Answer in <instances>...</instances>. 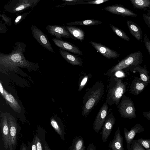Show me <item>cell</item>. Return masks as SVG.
I'll return each instance as SVG.
<instances>
[{
    "label": "cell",
    "mask_w": 150,
    "mask_h": 150,
    "mask_svg": "<svg viewBox=\"0 0 150 150\" xmlns=\"http://www.w3.org/2000/svg\"><path fill=\"white\" fill-rule=\"evenodd\" d=\"M108 107L104 104L99 110L93 124L94 131L98 132L101 129L106 117Z\"/></svg>",
    "instance_id": "obj_16"
},
{
    "label": "cell",
    "mask_w": 150,
    "mask_h": 150,
    "mask_svg": "<svg viewBox=\"0 0 150 150\" xmlns=\"http://www.w3.org/2000/svg\"><path fill=\"white\" fill-rule=\"evenodd\" d=\"M0 150H9V128L7 116L5 114L1 117Z\"/></svg>",
    "instance_id": "obj_8"
},
{
    "label": "cell",
    "mask_w": 150,
    "mask_h": 150,
    "mask_svg": "<svg viewBox=\"0 0 150 150\" xmlns=\"http://www.w3.org/2000/svg\"><path fill=\"white\" fill-rule=\"evenodd\" d=\"M134 9H138L144 11L150 8L149 0H130Z\"/></svg>",
    "instance_id": "obj_27"
},
{
    "label": "cell",
    "mask_w": 150,
    "mask_h": 150,
    "mask_svg": "<svg viewBox=\"0 0 150 150\" xmlns=\"http://www.w3.org/2000/svg\"><path fill=\"white\" fill-rule=\"evenodd\" d=\"M109 25L113 31L120 38L127 41H129V37L122 30L111 24Z\"/></svg>",
    "instance_id": "obj_29"
},
{
    "label": "cell",
    "mask_w": 150,
    "mask_h": 150,
    "mask_svg": "<svg viewBox=\"0 0 150 150\" xmlns=\"http://www.w3.org/2000/svg\"><path fill=\"white\" fill-rule=\"evenodd\" d=\"M143 116L148 120H150V111H146L142 113Z\"/></svg>",
    "instance_id": "obj_41"
},
{
    "label": "cell",
    "mask_w": 150,
    "mask_h": 150,
    "mask_svg": "<svg viewBox=\"0 0 150 150\" xmlns=\"http://www.w3.org/2000/svg\"><path fill=\"white\" fill-rule=\"evenodd\" d=\"M19 150H28V146L23 142L21 145Z\"/></svg>",
    "instance_id": "obj_43"
},
{
    "label": "cell",
    "mask_w": 150,
    "mask_h": 150,
    "mask_svg": "<svg viewBox=\"0 0 150 150\" xmlns=\"http://www.w3.org/2000/svg\"><path fill=\"white\" fill-rule=\"evenodd\" d=\"M46 29L50 34L54 36L58 40H62V37L76 40L64 26L48 25L46 26Z\"/></svg>",
    "instance_id": "obj_10"
},
{
    "label": "cell",
    "mask_w": 150,
    "mask_h": 150,
    "mask_svg": "<svg viewBox=\"0 0 150 150\" xmlns=\"http://www.w3.org/2000/svg\"><path fill=\"white\" fill-rule=\"evenodd\" d=\"M142 17L145 23L150 28V16L144 13Z\"/></svg>",
    "instance_id": "obj_38"
},
{
    "label": "cell",
    "mask_w": 150,
    "mask_h": 150,
    "mask_svg": "<svg viewBox=\"0 0 150 150\" xmlns=\"http://www.w3.org/2000/svg\"><path fill=\"white\" fill-rule=\"evenodd\" d=\"M50 124L52 127L59 135L61 139L65 141L64 136L66 132L63 125L61 122L57 121L54 118L51 119Z\"/></svg>",
    "instance_id": "obj_23"
},
{
    "label": "cell",
    "mask_w": 150,
    "mask_h": 150,
    "mask_svg": "<svg viewBox=\"0 0 150 150\" xmlns=\"http://www.w3.org/2000/svg\"><path fill=\"white\" fill-rule=\"evenodd\" d=\"M4 90L3 87L2 86V85L1 83V82L0 83V91L1 92V93L2 95L4 93Z\"/></svg>",
    "instance_id": "obj_45"
},
{
    "label": "cell",
    "mask_w": 150,
    "mask_h": 150,
    "mask_svg": "<svg viewBox=\"0 0 150 150\" xmlns=\"http://www.w3.org/2000/svg\"><path fill=\"white\" fill-rule=\"evenodd\" d=\"M27 146L28 150H37L36 146L33 139L31 142L28 143Z\"/></svg>",
    "instance_id": "obj_37"
},
{
    "label": "cell",
    "mask_w": 150,
    "mask_h": 150,
    "mask_svg": "<svg viewBox=\"0 0 150 150\" xmlns=\"http://www.w3.org/2000/svg\"><path fill=\"white\" fill-rule=\"evenodd\" d=\"M89 43L100 54L108 59H115L119 57V54L113 50L98 42L90 41Z\"/></svg>",
    "instance_id": "obj_12"
},
{
    "label": "cell",
    "mask_w": 150,
    "mask_h": 150,
    "mask_svg": "<svg viewBox=\"0 0 150 150\" xmlns=\"http://www.w3.org/2000/svg\"><path fill=\"white\" fill-rule=\"evenodd\" d=\"M67 29L70 33L75 38L82 41L84 40L85 33L82 29L73 26H66Z\"/></svg>",
    "instance_id": "obj_24"
},
{
    "label": "cell",
    "mask_w": 150,
    "mask_h": 150,
    "mask_svg": "<svg viewBox=\"0 0 150 150\" xmlns=\"http://www.w3.org/2000/svg\"><path fill=\"white\" fill-rule=\"evenodd\" d=\"M104 10L113 14L123 16L136 17L137 15L132 11L120 4H115L107 6Z\"/></svg>",
    "instance_id": "obj_13"
},
{
    "label": "cell",
    "mask_w": 150,
    "mask_h": 150,
    "mask_svg": "<svg viewBox=\"0 0 150 150\" xmlns=\"http://www.w3.org/2000/svg\"><path fill=\"white\" fill-rule=\"evenodd\" d=\"M44 147V150H51L46 141L45 142Z\"/></svg>",
    "instance_id": "obj_44"
},
{
    "label": "cell",
    "mask_w": 150,
    "mask_h": 150,
    "mask_svg": "<svg viewBox=\"0 0 150 150\" xmlns=\"http://www.w3.org/2000/svg\"><path fill=\"white\" fill-rule=\"evenodd\" d=\"M108 150H111V149H108Z\"/></svg>",
    "instance_id": "obj_49"
},
{
    "label": "cell",
    "mask_w": 150,
    "mask_h": 150,
    "mask_svg": "<svg viewBox=\"0 0 150 150\" xmlns=\"http://www.w3.org/2000/svg\"><path fill=\"white\" fill-rule=\"evenodd\" d=\"M103 22L101 21L94 19H88L81 21H76L72 22L65 23L67 26L81 25L83 26H91L101 24Z\"/></svg>",
    "instance_id": "obj_26"
},
{
    "label": "cell",
    "mask_w": 150,
    "mask_h": 150,
    "mask_svg": "<svg viewBox=\"0 0 150 150\" xmlns=\"http://www.w3.org/2000/svg\"><path fill=\"white\" fill-rule=\"evenodd\" d=\"M144 40L145 46L150 55V40L146 34L144 35Z\"/></svg>",
    "instance_id": "obj_34"
},
{
    "label": "cell",
    "mask_w": 150,
    "mask_h": 150,
    "mask_svg": "<svg viewBox=\"0 0 150 150\" xmlns=\"http://www.w3.org/2000/svg\"><path fill=\"white\" fill-rule=\"evenodd\" d=\"M103 86L99 83H96L89 90L86 95V101L83 109L82 114L87 115L94 106L99 101L104 91Z\"/></svg>",
    "instance_id": "obj_2"
},
{
    "label": "cell",
    "mask_w": 150,
    "mask_h": 150,
    "mask_svg": "<svg viewBox=\"0 0 150 150\" xmlns=\"http://www.w3.org/2000/svg\"><path fill=\"white\" fill-rule=\"evenodd\" d=\"M7 118L9 128V150H15L18 144V134L21 129L13 116L9 115Z\"/></svg>",
    "instance_id": "obj_7"
},
{
    "label": "cell",
    "mask_w": 150,
    "mask_h": 150,
    "mask_svg": "<svg viewBox=\"0 0 150 150\" xmlns=\"http://www.w3.org/2000/svg\"><path fill=\"white\" fill-rule=\"evenodd\" d=\"M85 148H86L84 146L81 148V149L80 150H85Z\"/></svg>",
    "instance_id": "obj_47"
},
{
    "label": "cell",
    "mask_w": 150,
    "mask_h": 150,
    "mask_svg": "<svg viewBox=\"0 0 150 150\" xmlns=\"http://www.w3.org/2000/svg\"><path fill=\"white\" fill-rule=\"evenodd\" d=\"M96 146L93 143H90L88 145L86 150H96Z\"/></svg>",
    "instance_id": "obj_42"
},
{
    "label": "cell",
    "mask_w": 150,
    "mask_h": 150,
    "mask_svg": "<svg viewBox=\"0 0 150 150\" xmlns=\"http://www.w3.org/2000/svg\"><path fill=\"white\" fill-rule=\"evenodd\" d=\"M7 31L6 26L1 21L0 22V33H6Z\"/></svg>",
    "instance_id": "obj_39"
},
{
    "label": "cell",
    "mask_w": 150,
    "mask_h": 150,
    "mask_svg": "<svg viewBox=\"0 0 150 150\" xmlns=\"http://www.w3.org/2000/svg\"><path fill=\"white\" fill-rule=\"evenodd\" d=\"M108 146L111 150H124L123 138L119 127L115 133L114 138L110 141Z\"/></svg>",
    "instance_id": "obj_19"
},
{
    "label": "cell",
    "mask_w": 150,
    "mask_h": 150,
    "mask_svg": "<svg viewBox=\"0 0 150 150\" xmlns=\"http://www.w3.org/2000/svg\"><path fill=\"white\" fill-rule=\"evenodd\" d=\"M123 131L127 150H131V144L134 137L137 134L143 132L144 129L140 124L137 123L131 129L130 131L126 128H123Z\"/></svg>",
    "instance_id": "obj_11"
},
{
    "label": "cell",
    "mask_w": 150,
    "mask_h": 150,
    "mask_svg": "<svg viewBox=\"0 0 150 150\" xmlns=\"http://www.w3.org/2000/svg\"><path fill=\"white\" fill-rule=\"evenodd\" d=\"M149 84V83L142 81L140 78L135 77L131 84L129 90L130 93L132 95L137 96Z\"/></svg>",
    "instance_id": "obj_17"
},
{
    "label": "cell",
    "mask_w": 150,
    "mask_h": 150,
    "mask_svg": "<svg viewBox=\"0 0 150 150\" xmlns=\"http://www.w3.org/2000/svg\"><path fill=\"white\" fill-rule=\"evenodd\" d=\"M132 67L134 71L139 73L140 78L142 81L149 84L150 83V76L149 75V72L145 65L143 67L140 65Z\"/></svg>",
    "instance_id": "obj_25"
},
{
    "label": "cell",
    "mask_w": 150,
    "mask_h": 150,
    "mask_svg": "<svg viewBox=\"0 0 150 150\" xmlns=\"http://www.w3.org/2000/svg\"><path fill=\"white\" fill-rule=\"evenodd\" d=\"M40 0H11L5 4L4 11L7 12L18 14L29 8L32 9Z\"/></svg>",
    "instance_id": "obj_4"
},
{
    "label": "cell",
    "mask_w": 150,
    "mask_h": 150,
    "mask_svg": "<svg viewBox=\"0 0 150 150\" xmlns=\"http://www.w3.org/2000/svg\"><path fill=\"white\" fill-rule=\"evenodd\" d=\"M62 1L65 2L71 3H81L85 1L84 0H62Z\"/></svg>",
    "instance_id": "obj_40"
},
{
    "label": "cell",
    "mask_w": 150,
    "mask_h": 150,
    "mask_svg": "<svg viewBox=\"0 0 150 150\" xmlns=\"http://www.w3.org/2000/svg\"><path fill=\"white\" fill-rule=\"evenodd\" d=\"M52 40L56 45L63 50L75 54H82V52L79 48L72 43L56 38H53Z\"/></svg>",
    "instance_id": "obj_15"
},
{
    "label": "cell",
    "mask_w": 150,
    "mask_h": 150,
    "mask_svg": "<svg viewBox=\"0 0 150 150\" xmlns=\"http://www.w3.org/2000/svg\"><path fill=\"white\" fill-rule=\"evenodd\" d=\"M0 17L3 21L5 22V23L8 26H10L12 24V22L11 18L4 14H0Z\"/></svg>",
    "instance_id": "obj_35"
},
{
    "label": "cell",
    "mask_w": 150,
    "mask_h": 150,
    "mask_svg": "<svg viewBox=\"0 0 150 150\" xmlns=\"http://www.w3.org/2000/svg\"><path fill=\"white\" fill-rule=\"evenodd\" d=\"M29 13L30 12H26L18 15L16 18L14 22V24L16 25L19 24L22 21L26 18Z\"/></svg>",
    "instance_id": "obj_32"
},
{
    "label": "cell",
    "mask_w": 150,
    "mask_h": 150,
    "mask_svg": "<svg viewBox=\"0 0 150 150\" xmlns=\"http://www.w3.org/2000/svg\"><path fill=\"white\" fill-rule=\"evenodd\" d=\"M126 23L132 35L138 40L142 41L143 33L139 26L130 20H127Z\"/></svg>",
    "instance_id": "obj_21"
},
{
    "label": "cell",
    "mask_w": 150,
    "mask_h": 150,
    "mask_svg": "<svg viewBox=\"0 0 150 150\" xmlns=\"http://www.w3.org/2000/svg\"><path fill=\"white\" fill-rule=\"evenodd\" d=\"M126 92V85L121 79L114 78L111 81L108 94V99L112 104H119Z\"/></svg>",
    "instance_id": "obj_3"
},
{
    "label": "cell",
    "mask_w": 150,
    "mask_h": 150,
    "mask_svg": "<svg viewBox=\"0 0 150 150\" xmlns=\"http://www.w3.org/2000/svg\"><path fill=\"white\" fill-rule=\"evenodd\" d=\"M110 0H86V1L83 2L74 3L73 5L82 4H99L108 1Z\"/></svg>",
    "instance_id": "obj_31"
},
{
    "label": "cell",
    "mask_w": 150,
    "mask_h": 150,
    "mask_svg": "<svg viewBox=\"0 0 150 150\" xmlns=\"http://www.w3.org/2000/svg\"><path fill=\"white\" fill-rule=\"evenodd\" d=\"M30 29L33 37L40 45L49 51L55 52L46 35L33 25L31 26Z\"/></svg>",
    "instance_id": "obj_9"
},
{
    "label": "cell",
    "mask_w": 150,
    "mask_h": 150,
    "mask_svg": "<svg viewBox=\"0 0 150 150\" xmlns=\"http://www.w3.org/2000/svg\"><path fill=\"white\" fill-rule=\"evenodd\" d=\"M88 79V75L84 76L82 80L79 85L78 91H80L86 85Z\"/></svg>",
    "instance_id": "obj_36"
},
{
    "label": "cell",
    "mask_w": 150,
    "mask_h": 150,
    "mask_svg": "<svg viewBox=\"0 0 150 150\" xmlns=\"http://www.w3.org/2000/svg\"><path fill=\"white\" fill-rule=\"evenodd\" d=\"M13 46V49L9 54L0 53V64L5 68L16 69L18 67L33 68L37 64L31 62L25 58L24 53L26 51V45L23 42H17Z\"/></svg>",
    "instance_id": "obj_1"
},
{
    "label": "cell",
    "mask_w": 150,
    "mask_h": 150,
    "mask_svg": "<svg viewBox=\"0 0 150 150\" xmlns=\"http://www.w3.org/2000/svg\"><path fill=\"white\" fill-rule=\"evenodd\" d=\"M59 52L62 57L69 64L73 65L82 66V60L77 55L61 49L59 50Z\"/></svg>",
    "instance_id": "obj_20"
},
{
    "label": "cell",
    "mask_w": 150,
    "mask_h": 150,
    "mask_svg": "<svg viewBox=\"0 0 150 150\" xmlns=\"http://www.w3.org/2000/svg\"><path fill=\"white\" fill-rule=\"evenodd\" d=\"M84 144V140L81 136H76L73 139L68 150H80Z\"/></svg>",
    "instance_id": "obj_28"
},
{
    "label": "cell",
    "mask_w": 150,
    "mask_h": 150,
    "mask_svg": "<svg viewBox=\"0 0 150 150\" xmlns=\"http://www.w3.org/2000/svg\"><path fill=\"white\" fill-rule=\"evenodd\" d=\"M47 133L45 129L39 127L34 133L33 139L35 140L37 150H44V145L46 142L45 135Z\"/></svg>",
    "instance_id": "obj_18"
},
{
    "label": "cell",
    "mask_w": 150,
    "mask_h": 150,
    "mask_svg": "<svg viewBox=\"0 0 150 150\" xmlns=\"http://www.w3.org/2000/svg\"><path fill=\"white\" fill-rule=\"evenodd\" d=\"M115 121L113 114H110L106 117L100 133L103 142H106L107 140L112 132Z\"/></svg>",
    "instance_id": "obj_14"
},
{
    "label": "cell",
    "mask_w": 150,
    "mask_h": 150,
    "mask_svg": "<svg viewBox=\"0 0 150 150\" xmlns=\"http://www.w3.org/2000/svg\"><path fill=\"white\" fill-rule=\"evenodd\" d=\"M117 76H121V75H122L121 72H117Z\"/></svg>",
    "instance_id": "obj_46"
},
{
    "label": "cell",
    "mask_w": 150,
    "mask_h": 150,
    "mask_svg": "<svg viewBox=\"0 0 150 150\" xmlns=\"http://www.w3.org/2000/svg\"><path fill=\"white\" fill-rule=\"evenodd\" d=\"M3 96L7 103L16 112L20 113L21 108L18 102L11 94H9L5 90Z\"/></svg>",
    "instance_id": "obj_22"
},
{
    "label": "cell",
    "mask_w": 150,
    "mask_h": 150,
    "mask_svg": "<svg viewBox=\"0 0 150 150\" xmlns=\"http://www.w3.org/2000/svg\"><path fill=\"white\" fill-rule=\"evenodd\" d=\"M147 14L148 15L150 16V10L149 11Z\"/></svg>",
    "instance_id": "obj_48"
},
{
    "label": "cell",
    "mask_w": 150,
    "mask_h": 150,
    "mask_svg": "<svg viewBox=\"0 0 150 150\" xmlns=\"http://www.w3.org/2000/svg\"><path fill=\"white\" fill-rule=\"evenodd\" d=\"M131 150H146L135 140H133L131 144Z\"/></svg>",
    "instance_id": "obj_33"
},
{
    "label": "cell",
    "mask_w": 150,
    "mask_h": 150,
    "mask_svg": "<svg viewBox=\"0 0 150 150\" xmlns=\"http://www.w3.org/2000/svg\"><path fill=\"white\" fill-rule=\"evenodd\" d=\"M143 60V56L141 52H135L127 56L121 60L111 69L110 71L113 73L129 67L140 65Z\"/></svg>",
    "instance_id": "obj_5"
},
{
    "label": "cell",
    "mask_w": 150,
    "mask_h": 150,
    "mask_svg": "<svg viewBox=\"0 0 150 150\" xmlns=\"http://www.w3.org/2000/svg\"><path fill=\"white\" fill-rule=\"evenodd\" d=\"M136 140L141 144L146 150H150V138L144 139L141 138Z\"/></svg>",
    "instance_id": "obj_30"
},
{
    "label": "cell",
    "mask_w": 150,
    "mask_h": 150,
    "mask_svg": "<svg viewBox=\"0 0 150 150\" xmlns=\"http://www.w3.org/2000/svg\"><path fill=\"white\" fill-rule=\"evenodd\" d=\"M118 111L121 116L131 119L136 117V109L132 99L123 95L118 106Z\"/></svg>",
    "instance_id": "obj_6"
}]
</instances>
